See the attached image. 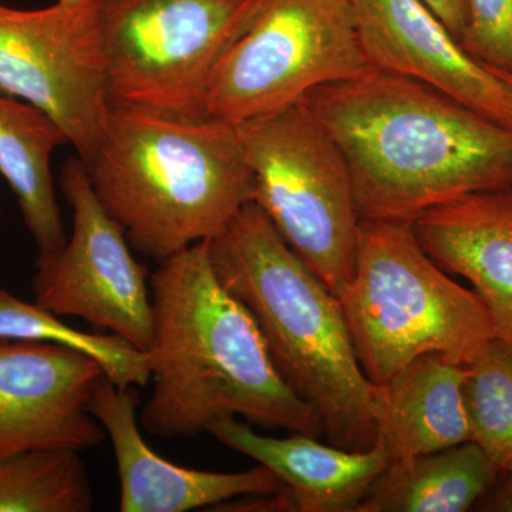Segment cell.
<instances>
[{
  "label": "cell",
  "mask_w": 512,
  "mask_h": 512,
  "mask_svg": "<svg viewBox=\"0 0 512 512\" xmlns=\"http://www.w3.org/2000/svg\"><path fill=\"white\" fill-rule=\"evenodd\" d=\"M369 63L512 128V84L470 55L423 0H350Z\"/></svg>",
  "instance_id": "obj_12"
},
{
  "label": "cell",
  "mask_w": 512,
  "mask_h": 512,
  "mask_svg": "<svg viewBox=\"0 0 512 512\" xmlns=\"http://www.w3.org/2000/svg\"><path fill=\"white\" fill-rule=\"evenodd\" d=\"M0 339L53 343L77 350L100 363L111 382L121 389L151 382L150 357L116 335L87 333L66 325L36 302L19 299L0 288Z\"/></svg>",
  "instance_id": "obj_19"
},
{
  "label": "cell",
  "mask_w": 512,
  "mask_h": 512,
  "mask_svg": "<svg viewBox=\"0 0 512 512\" xmlns=\"http://www.w3.org/2000/svg\"><path fill=\"white\" fill-rule=\"evenodd\" d=\"M413 229L437 265L473 285L495 335L512 343V185L430 208Z\"/></svg>",
  "instance_id": "obj_14"
},
{
  "label": "cell",
  "mask_w": 512,
  "mask_h": 512,
  "mask_svg": "<svg viewBox=\"0 0 512 512\" xmlns=\"http://www.w3.org/2000/svg\"><path fill=\"white\" fill-rule=\"evenodd\" d=\"M503 476L501 484L485 495L484 511L512 512V470Z\"/></svg>",
  "instance_id": "obj_24"
},
{
  "label": "cell",
  "mask_w": 512,
  "mask_h": 512,
  "mask_svg": "<svg viewBox=\"0 0 512 512\" xmlns=\"http://www.w3.org/2000/svg\"><path fill=\"white\" fill-rule=\"evenodd\" d=\"M134 389H121L104 375L89 402V412L113 446L121 512L212 511L235 498L285 490L281 478L264 466L242 473H214L180 467L158 456L138 427L140 397Z\"/></svg>",
  "instance_id": "obj_13"
},
{
  "label": "cell",
  "mask_w": 512,
  "mask_h": 512,
  "mask_svg": "<svg viewBox=\"0 0 512 512\" xmlns=\"http://www.w3.org/2000/svg\"><path fill=\"white\" fill-rule=\"evenodd\" d=\"M500 470L474 441L392 461L356 512H463L490 493Z\"/></svg>",
  "instance_id": "obj_18"
},
{
  "label": "cell",
  "mask_w": 512,
  "mask_h": 512,
  "mask_svg": "<svg viewBox=\"0 0 512 512\" xmlns=\"http://www.w3.org/2000/svg\"><path fill=\"white\" fill-rule=\"evenodd\" d=\"M0 220H2V207H0Z\"/></svg>",
  "instance_id": "obj_27"
},
{
  "label": "cell",
  "mask_w": 512,
  "mask_h": 512,
  "mask_svg": "<svg viewBox=\"0 0 512 512\" xmlns=\"http://www.w3.org/2000/svg\"><path fill=\"white\" fill-rule=\"evenodd\" d=\"M212 268L261 332L285 383L318 412L333 446L375 447L376 384L367 379L338 298L254 201L208 241Z\"/></svg>",
  "instance_id": "obj_3"
},
{
  "label": "cell",
  "mask_w": 512,
  "mask_h": 512,
  "mask_svg": "<svg viewBox=\"0 0 512 512\" xmlns=\"http://www.w3.org/2000/svg\"><path fill=\"white\" fill-rule=\"evenodd\" d=\"M301 103L342 151L360 220L413 222L512 185V128L419 80L372 67Z\"/></svg>",
  "instance_id": "obj_1"
},
{
  "label": "cell",
  "mask_w": 512,
  "mask_h": 512,
  "mask_svg": "<svg viewBox=\"0 0 512 512\" xmlns=\"http://www.w3.org/2000/svg\"><path fill=\"white\" fill-rule=\"evenodd\" d=\"M0 92L42 110L89 163L111 110L99 0L37 10L0 3Z\"/></svg>",
  "instance_id": "obj_9"
},
{
  "label": "cell",
  "mask_w": 512,
  "mask_h": 512,
  "mask_svg": "<svg viewBox=\"0 0 512 512\" xmlns=\"http://www.w3.org/2000/svg\"><path fill=\"white\" fill-rule=\"evenodd\" d=\"M208 433L281 478L293 512H356L390 464L380 441L370 450L353 451L302 433L276 439L235 417L217 421Z\"/></svg>",
  "instance_id": "obj_15"
},
{
  "label": "cell",
  "mask_w": 512,
  "mask_h": 512,
  "mask_svg": "<svg viewBox=\"0 0 512 512\" xmlns=\"http://www.w3.org/2000/svg\"><path fill=\"white\" fill-rule=\"evenodd\" d=\"M498 72V70H497ZM501 74V76L504 77V79H507L508 82H510L512 84V74H508V73H503V72H498Z\"/></svg>",
  "instance_id": "obj_26"
},
{
  "label": "cell",
  "mask_w": 512,
  "mask_h": 512,
  "mask_svg": "<svg viewBox=\"0 0 512 512\" xmlns=\"http://www.w3.org/2000/svg\"><path fill=\"white\" fill-rule=\"evenodd\" d=\"M59 2L66 3V5H79V3L87 2V0H59Z\"/></svg>",
  "instance_id": "obj_25"
},
{
  "label": "cell",
  "mask_w": 512,
  "mask_h": 512,
  "mask_svg": "<svg viewBox=\"0 0 512 512\" xmlns=\"http://www.w3.org/2000/svg\"><path fill=\"white\" fill-rule=\"evenodd\" d=\"M104 375L97 360L66 346L0 339V460L103 443L89 402Z\"/></svg>",
  "instance_id": "obj_11"
},
{
  "label": "cell",
  "mask_w": 512,
  "mask_h": 512,
  "mask_svg": "<svg viewBox=\"0 0 512 512\" xmlns=\"http://www.w3.org/2000/svg\"><path fill=\"white\" fill-rule=\"evenodd\" d=\"M357 360L376 386L427 353L466 363L495 330L478 295L421 248L413 222L362 220L355 271L338 295Z\"/></svg>",
  "instance_id": "obj_5"
},
{
  "label": "cell",
  "mask_w": 512,
  "mask_h": 512,
  "mask_svg": "<svg viewBox=\"0 0 512 512\" xmlns=\"http://www.w3.org/2000/svg\"><path fill=\"white\" fill-rule=\"evenodd\" d=\"M93 505L79 451H26L0 460V512H90Z\"/></svg>",
  "instance_id": "obj_20"
},
{
  "label": "cell",
  "mask_w": 512,
  "mask_h": 512,
  "mask_svg": "<svg viewBox=\"0 0 512 512\" xmlns=\"http://www.w3.org/2000/svg\"><path fill=\"white\" fill-rule=\"evenodd\" d=\"M458 42L467 26V0H423Z\"/></svg>",
  "instance_id": "obj_23"
},
{
  "label": "cell",
  "mask_w": 512,
  "mask_h": 512,
  "mask_svg": "<svg viewBox=\"0 0 512 512\" xmlns=\"http://www.w3.org/2000/svg\"><path fill=\"white\" fill-rule=\"evenodd\" d=\"M59 187L73 211L66 244L37 255L32 279L37 305L120 336L147 352L154 336V309L147 272L130 251L123 229L97 200L86 167L72 157Z\"/></svg>",
  "instance_id": "obj_10"
},
{
  "label": "cell",
  "mask_w": 512,
  "mask_h": 512,
  "mask_svg": "<svg viewBox=\"0 0 512 512\" xmlns=\"http://www.w3.org/2000/svg\"><path fill=\"white\" fill-rule=\"evenodd\" d=\"M235 127L255 204L338 298L355 271L362 222L338 144L301 101Z\"/></svg>",
  "instance_id": "obj_7"
},
{
  "label": "cell",
  "mask_w": 512,
  "mask_h": 512,
  "mask_svg": "<svg viewBox=\"0 0 512 512\" xmlns=\"http://www.w3.org/2000/svg\"><path fill=\"white\" fill-rule=\"evenodd\" d=\"M66 143L42 110L0 92V177L15 192L39 255L55 254L67 241L50 168L53 151Z\"/></svg>",
  "instance_id": "obj_17"
},
{
  "label": "cell",
  "mask_w": 512,
  "mask_h": 512,
  "mask_svg": "<svg viewBox=\"0 0 512 512\" xmlns=\"http://www.w3.org/2000/svg\"><path fill=\"white\" fill-rule=\"evenodd\" d=\"M463 400L471 441L500 470H512V343L493 336L464 363Z\"/></svg>",
  "instance_id": "obj_21"
},
{
  "label": "cell",
  "mask_w": 512,
  "mask_h": 512,
  "mask_svg": "<svg viewBox=\"0 0 512 512\" xmlns=\"http://www.w3.org/2000/svg\"><path fill=\"white\" fill-rule=\"evenodd\" d=\"M150 399L140 424L158 439H194L217 421L319 437L318 412L279 375L248 309L221 284L208 241L158 264L150 278Z\"/></svg>",
  "instance_id": "obj_2"
},
{
  "label": "cell",
  "mask_w": 512,
  "mask_h": 512,
  "mask_svg": "<svg viewBox=\"0 0 512 512\" xmlns=\"http://www.w3.org/2000/svg\"><path fill=\"white\" fill-rule=\"evenodd\" d=\"M460 45L491 69L512 74V0H467Z\"/></svg>",
  "instance_id": "obj_22"
},
{
  "label": "cell",
  "mask_w": 512,
  "mask_h": 512,
  "mask_svg": "<svg viewBox=\"0 0 512 512\" xmlns=\"http://www.w3.org/2000/svg\"><path fill=\"white\" fill-rule=\"evenodd\" d=\"M84 167L128 244L158 264L218 237L254 201L255 177L237 127L220 120L111 107Z\"/></svg>",
  "instance_id": "obj_4"
},
{
  "label": "cell",
  "mask_w": 512,
  "mask_h": 512,
  "mask_svg": "<svg viewBox=\"0 0 512 512\" xmlns=\"http://www.w3.org/2000/svg\"><path fill=\"white\" fill-rule=\"evenodd\" d=\"M463 380V363L427 353L377 386V441L390 463L471 441Z\"/></svg>",
  "instance_id": "obj_16"
},
{
  "label": "cell",
  "mask_w": 512,
  "mask_h": 512,
  "mask_svg": "<svg viewBox=\"0 0 512 512\" xmlns=\"http://www.w3.org/2000/svg\"><path fill=\"white\" fill-rule=\"evenodd\" d=\"M264 0H99L111 107L210 119L212 73Z\"/></svg>",
  "instance_id": "obj_6"
},
{
  "label": "cell",
  "mask_w": 512,
  "mask_h": 512,
  "mask_svg": "<svg viewBox=\"0 0 512 512\" xmlns=\"http://www.w3.org/2000/svg\"><path fill=\"white\" fill-rule=\"evenodd\" d=\"M372 67L350 0H264L215 67L205 110L238 126Z\"/></svg>",
  "instance_id": "obj_8"
}]
</instances>
